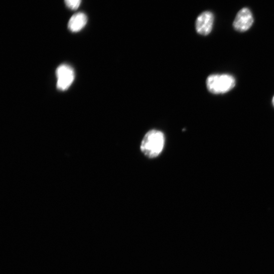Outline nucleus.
<instances>
[{
    "label": "nucleus",
    "instance_id": "obj_1",
    "mask_svg": "<svg viewBox=\"0 0 274 274\" xmlns=\"http://www.w3.org/2000/svg\"><path fill=\"white\" fill-rule=\"evenodd\" d=\"M165 144L164 133L159 130L152 129L145 135L141 150L146 157L151 159L155 158L162 153Z\"/></svg>",
    "mask_w": 274,
    "mask_h": 274
},
{
    "label": "nucleus",
    "instance_id": "obj_2",
    "mask_svg": "<svg viewBox=\"0 0 274 274\" xmlns=\"http://www.w3.org/2000/svg\"><path fill=\"white\" fill-rule=\"evenodd\" d=\"M236 85L233 76L228 74H214L206 80V86L210 93L214 95L224 94L231 91Z\"/></svg>",
    "mask_w": 274,
    "mask_h": 274
},
{
    "label": "nucleus",
    "instance_id": "obj_5",
    "mask_svg": "<svg viewBox=\"0 0 274 274\" xmlns=\"http://www.w3.org/2000/svg\"><path fill=\"white\" fill-rule=\"evenodd\" d=\"M214 22L213 14L209 11L202 13L196 21V30L201 35H208L212 31Z\"/></svg>",
    "mask_w": 274,
    "mask_h": 274
},
{
    "label": "nucleus",
    "instance_id": "obj_3",
    "mask_svg": "<svg viewBox=\"0 0 274 274\" xmlns=\"http://www.w3.org/2000/svg\"><path fill=\"white\" fill-rule=\"evenodd\" d=\"M57 78V87L61 91L67 90L75 79V72L72 67L67 64H62L56 70Z\"/></svg>",
    "mask_w": 274,
    "mask_h": 274
},
{
    "label": "nucleus",
    "instance_id": "obj_4",
    "mask_svg": "<svg viewBox=\"0 0 274 274\" xmlns=\"http://www.w3.org/2000/svg\"><path fill=\"white\" fill-rule=\"evenodd\" d=\"M254 23V18L250 10L243 8L237 14L233 23L234 29L240 32L248 31Z\"/></svg>",
    "mask_w": 274,
    "mask_h": 274
},
{
    "label": "nucleus",
    "instance_id": "obj_6",
    "mask_svg": "<svg viewBox=\"0 0 274 274\" xmlns=\"http://www.w3.org/2000/svg\"><path fill=\"white\" fill-rule=\"evenodd\" d=\"M87 17L85 14L79 13L73 15L68 23V29L73 33L80 31L86 26Z\"/></svg>",
    "mask_w": 274,
    "mask_h": 274
},
{
    "label": "nucleus",
    "instance_id": "obj_7",
    "mask_svg": "<svg viewBox=\"0 0 274 274\" xmlns=\"http://www.w3.org/2000/svg\"><path fill=\"white\" fill-rule=\"evenodd\" d=\"M66 6L71 10H76L80 7L81 0H65Z\"/></svg>",
    "mask_w": 274,
    "mask_h": 274
},
{
    "label": "nucleus",
    "instance_id": "obj_8",
    "mask_svg": "<svg viewBox=\"0 0 274 274\" xmlns=\"http://www.w3.org/2000/svg\"><path fill=\"white\" fill-rule=\"evenodd\" d=\"M272 105L274 107V96L272 98Z\"/></svg>",
    "mask_w": 274,
    "mask_h": 274
}]
</instances>
